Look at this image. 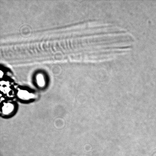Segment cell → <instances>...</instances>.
Returning <instances> with one entry per match:
<instances>
[{
  "mask_svg": "<svg viewBox=\"0 0 156 156\" xmlns=\"http://www.w3.org/2000/svg\"><path fill=\"white\" fill-rule=\"evenodd\" d=\"M18 96L22 99H28L33 97V95L30 94L27 91H21L19 92Z\"/></svg>",
  "mask_w": 156,
  "mask_h": 156,
  "instance_id": "cell-2",
  "label": "cell"
},
{
  "mask_svg": "<svg viewBox=\"0 0 156 156\" xmlns=\"http://www.w3.org/2000/svg\"><path fill=\"white\" fill-rule=\"evenodd\" d=\"M37 80L38 84H39L40 86H42L44 85V82L43 78L42 77L40 76V77H38Z\"/></svg>",
  "mask_w": 156,
  "mask_h": 156,
  "instance_id": "cell-3",
  "label": "cell"
},
{
  "mask_svg": "<svg viewBox=\"0 0 156 156\" xmlns=\"http://www.w3.org/2000/svg\"><path fill=\"white\" fill-rule=\"evenodd\" d=\"M13 105L12 104L8 103L4 105L3 107V112L5 114H8L11 112L13 111Z\"/></svg>",
  "mask_w": 156,
  "mask_h": 156,
  "instance_id": "cell-1",
  "label": "cell"
}]
</instances>
